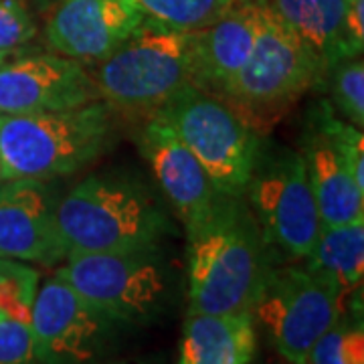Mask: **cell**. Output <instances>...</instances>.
<instances>
[{
    "label": "cell",
    "instance_id": "9c48e42d",
    "mask_svg": "<svg viewBox=\"0 0 364 364\" xmlns=\"http://www.w3.org/2000/svg\"><path fill=\"white\" fill-rule=\"evenodd\" d=\"M28 328L37 364H100L107 360L126 326L53 275L37 287Z\"/></svg>",
    "mask_w": 364,
    "mask_h": 364
},
{
    "label": "cell",
    "instance_id": "ba28073f",
    "mask_svg": "<svg viewBox=\"0 0 364 364\" xmlns=\"http://www.w3.org/2000/svg\"><path fill=\"white\" fill-rule=\"evenodd\" d=\"M342 287L310 267H273L253 308L277 354L304 364L314 344L342 316Z\"/></svg>",
    "mask_w": 364,
    "mask_h": 364
},
{
    "label": "cell",
    "instance_id": "3957f363",
    "mask_svg": "<svg viewBox=\"0 0 364 364\" xmlns=\"http://www.w3.org/2000/svg\"><path fill=\"white\" fill-rule=\"evenodd\" d=\"M91 79L114 114H158L181 91L195 87L193 31L144 18L116 51L93 63Z\"/></svg>",
    "mask_w": 364,
    "mask_h": 364
},
{
    "label": "cell",
    "instance_id": "f546056e",
    "mask_svg": "<svg viewBox=\"0 0 364 364\" xmlns=\"http://www.w3.org/2000/svg\"><path fill=\"white\" fill-rule=\"evenodd\" d=\"M0 259H2V257H0Z\"/></svg>",
    "mask_w": 364,
    "mask_h": 364
},
{
    "label": "cell",
    "instance_id": "ac0fdd59",
    "mask_svg": "<svg viewBox=\"0 0 364 364\" xmlns=\"http://www.w3.org/2000/svg\"><path fill=\"white\" fill-rule=\"evenodd\" d=\"M253 314H186L178 364H253Z\"/></svg>",
    "mask_w": 364,
    "mask_h": 364
},
{
    "label": "cell",
    "instance_id": "277c9868",
    "mask_svg": "<svg viewBox=\"0 0 364 364\" xmlns=\"http://www.w3.org/2000/svg\"><path fill=\"white\" fill-rule=\"evenodd\" d=\"M116 119L104 102L63 112L0 116V158L9 181H53L100 158L114 142Z\"/></svg>",
    "mask_w": 364,
    "mask_h": 364
},
{
    "label": "cell",
    "instance_id": "603a6c76",
    "mask_svg": "<svg viewBox=\"0 0 364 364\" xmlns=\"http://www.w3.org/2000/svg\"><path fill=\"white\" fill-rule=\"evenodd\" d=\"M326 83L332 91V102L336 104L346 122L363 128L364 124V65L360 57L346 59L334 67Z\"/></svg>",
    "mask_w": 364,
    "mask_h": 364
},
{
    "label": "cell",
    "instance_id": "d6986e66",
    "mask_svg": "<svg viewBox=\"0 0 364 364\" xmlns=\"http://www.w3.org/2000/svg\"><path fill=\"white\" fill-rule=\"evenodd\" d=\"M306 267L332 277L344 296L363 286L364 221L322 227Z\"/></svg>",
    "mask_w": 364,
    "mask_h": 364
},
{
    "label": "cell",
    "instance_id": "5b68a950",
    "mask_svg": "<svg viewBox=\"0 0 364 364\" xmlns=\"http://www.w3.org/2000/svg\"><path fill=\"white\" fill-rule=\"evenodd\" d=\"M55 277L122 326L156 320L170 301L168 265L160 247L114 253H69Z\"/></svg>",
    "mask_w": 364,
    "mask_h": 364
},
{
    "label": "cell",
    "instance_id": "ffe728a7",
    "mask_svg": "<svg viewBox=\"0 0 364 364\" xmlns=\"http://www.w3.org/2000/svg\"><path fill=\"white\" fill-rule=\"evenodd\" d=\"M144 18L176 31H196L210 25L231 0H126Z\"/></svg>",
    "mask_w": 364,
    "mask_h": 364
},
{
    "label": "cell",
    "instance_id": "44dd1931",
    "mask_svg": "<svg viewBox=\"0 0 364 364\" xmlns=\"http://www.w3.org/2000/svg\"><path fill=\"white\" fill-rule=\"evenodd\" d=\"M37 287V269L21 261L0 259V318H13L28 324Z\"/></svg>",
    "mask_w": 364,
    "mask_h": 364
},
{
    "label": "cell",
    "instance_id": "2e32d148",
    "mask_svg": "<svg viewBox=\"0 0 364 364\" xmlns=\"http://www.w3.org/2000/svg\"><path fill=\"white\" fill-rule=\"evenodd\" d=\"M301 156L306 162L322 225L336 227L364 221V188L356 182L338 146L332 142L314 114L310 132H306V146Z\"/></svg>",
    "mask_w": 364,
    "mask_h": 364
},
{
    "label": "cell",
    "instance_id": "4fadbf2b",
    "mask_svg": "<svg viewBox=\"0 0 364 364\" xmlns=\"http://www.w3.org/2000/svg\"><path fill=\"white\" fill-rule=\"evenodd\" d=\"M142 21L144 14L126 0H59L45 37L53 51L93 65L116 51Z\"/></svg>",
    "mask_w": 364,
    "mask_h": 364
},
{
    "label": "cell",
    "instance_id": "7402d4cb",
    "mask_svg": "<svg viewBox=\"0 0 364 364\" xmlns=\"http://www.w3.org/2000/svg\"><path fill=\"white\" fill-rule=\"evenodd\" d=\"M304 364H364V330L360 322H338L314 344Z\"/></svg>",
    "mask_w": 364,
    "mask_h": 364
},
{
    "label": "cell",
    "instance_id": "6da1fadb",
    "mask_svg": "<svg viewBox=\"0 0 364 364\" xmlns=\"http://www.w3.org/2000/svg\"><path fill=\"white\" fill-rule=\"evenodd\" d=\"M188 233V314H253L273 245L241 196H223Z\"/></svg>",
    "mask_w": 364,
    "mask_h": 364
},
{
    "label": "cell",
    "instance_id": "52a82bcc",
    "mask_svg": "<svg viewBox=\"0 0 364 364\" xmlns=\"http://www.w3.org/2000/svg\"><path fill=\"white\" fill-rule=\"evenodd\" d=\"M154 116L178 134L219 195H245L259 158V134L231 105L198 87H186Z\"/></svg>",
    "mask_w": 364,
    "mask_h": 364
},
{
    "label": "cell",
    "instance_id": "d4e9b609",
    "mask_svg": "<svg viewBox=\"0 0 364 364\" xmlns=\"http://www.w3.org/2000/svg\"><path fill=\"white\" fill-rule=\"evenodd\" d=\"M0 364H37L26 322L0 318Z\"/></svg>",
    "mask_w": 364,
    "mask_h": 364
},
{
    "label": "cell",
    "instance_id": "8fae6325",
    "mask_svg": "<svg viewBox=\"0 0 364 364\" xmlns=\"http://www.w3.org/2000/svg\"><path fill=\"white\" fill-rule=\"evenodd\" d=\"M102 102L90 69L59 53L21 55L0 63V116L63 112Z\"/></svg>",
    "mask_w": 364,
    "mask_h": 364
},
{
    "label": "cell",
    "instance_id": "83f0119b",
    "mask_svg": "<svg viewBox=\"0 0 364 364\" xmlns=\"http://www.w3.org/2000/svg\"><path fill=\"white\" fill-rule=\"evenodd\" d=\"M6 57H9V55H6V53H0V63H2V61H4V59H6Z\"/></svg>",
    "mask_w": 364,
    "mask_h": 364
},
{
    "label": "cell",
    "instance_id": "8992f818",
    "mask_svg": "<svg viewBox=\"0 0 364 364\" xmlns=\"http://www.w3.org/2000/svg\"><path fill=\"white\" fill-rule=\"evenodd\" d=\"M318 85L320 75L310 53L265 4L251 57L217 97L259 134L273 126L306 91Z\"/></svg>",
    "mask_w": 364,
    "mask_h": 364
},
{
    "label": "cell",
    "instance_id": "484cf974",
    "mask_svg": "<svg viewBox=\"0 0 364 364\" xmlns=\"http://www.w3.org/2000/svg\"><path fill=\"white\" fill-rule=\"evenodd\" d=\"M100 364H162L158 358H119V360H104Z\"/></svg>",
    "mask_w": 364,
    "mask_h": 364
},
{
    "label": "cell",
    "instance_id": "4316f807",
    "mask_svg": "<svg viewBox=\"0 0 364 364\" xmlns=\"http://www.w3.org/2000/svg\"><path fill=\"white\" fill-rule=\"evenodd\" d=\"M9 181V174H6V168H4V162H2V158H0V184L2 182Z\"/></svg>",
    "mask_w": 364,
    "mask_h": 364
},
{
    "label": "cell",
    "instance_id": "f1b7e54d",
    "mask_svg": "<svg viewBox=\"0 0 364 364\" xmlns=\"http://www.w3.org/2000/svg\"><path fill=\"white\" fill-rule=\"evenodd\" d=\"M269 364H291V363H287V360H284V358H282L279 363H269Z\"/></svg>",
    "mask_w": 364,
    "mask_h": 364
},
{
    "label": "cell",
    "instance_id": "7a4b0ae2",
    "mask_svg": "<svg viewBox=\"0 0 364 364\" xmlns=\"http://www.w3.org/2000/svg\"><path fill=\"white\" fill-rule=\"evenodd\" d=\"M57 225L69 253H114L160 247L172 231L168 215L142 184L95 174L57 205Z\"/></svg>",
    "mask_w": 364,
    "mask_h": 364
},
{
    "label": "cell",
    "instance_id": "e0dca14e",
    "mask_svg": "<svg viewBox=\"0 0 364 364\" xmlns=\"http://www.w3.org/2000/svg\"><path fill=\"white\" fill-rule=\"evenodd\" d=\"M265 4L310 53L320 85L338 63L360 57L346 26L348 0H265Z\"/></svg>",
    "mask_w": 364,
    "mask_h": 364
},
{
    "label": "cell",
    "instance_id": "5bb4252c",
    "mask_svg": "<svg viewBox=\"0 0 364 364\" xmlns=\"http://www.w3.org/2000/svg\"><path fill=\"white\" fill-rule=\"evenodd\" d=\"M140 150L164 196L184 223L186 231H191L221 198L205 168L184 146L178 134L170 128L168 122L160 116L148 117L140 138Z\"/></svg>",
    "mask_w": 364,
    "mask_h": 364
},
{
    "label": "cell",
    "instance_id": "9a60e30c",
    "mask_svg": "<svg viewBox=\"0 0 364 364\" xmlns=\"http://www.w3.org/2000/svg\"><path fill=\"white\" fill-rule=\"evenodd\" d=\"M263 9V0H231L210 25L193 31L195 87L221 95L251 57Z\"/></svg>",
    "mask_w": 364,
    "mask_h": 364
},
{
    "label": "cell",
    "instance_id": "30bf717a",
    "mask_svg": "<svg viewBox=\"0 0 364 364\" xmlns=\"http://www.w3.org/2000/svg\"><path fill=\"white\" fill-rule=\"evenodd\" d=\"M245 193L273 247L294 259H308L324 225L301 152H284L255 164Z\"/></svg>",
    "mask_w": 364,
    "mask_h": 364
},
{
    "label": "cell",
    "instance_id": "cb8c5ba5",
    "mask_svg": "<svg viewBox=\"0 0 364 364\" xmlns=\"http://www.w3.org/2000/svg\"><path fill=\"white\" fill-rule=\"evenodd\" d=\"M37 25L23 0H0V53L11 55L35 39Z\"/></svg>",
    "mask_w": 364,
    "mask_h": 364
},
{
    "label": "cell",
    "instance_id": "7c38bea8",
    "mask_svg": "<svg viewBox=\"0 0 364 364\" xmlns=\"http://www.w3.org/2000/svg\"><path fill=\"white\" fill-rule=\"evenodd\" d=\"M57 205L47 181L14 178L0 184V257L57 265L67 245L57 225Z\"/></svg>",
    "mask_w": 364,
    "mask_h": 364
}]
</instances>
